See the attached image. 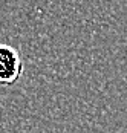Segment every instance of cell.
Instances as JSON below:
<instances>
[{"label": "cell", "instance_id": "obj_1", "mask_svg": "<svg viewBox=\"0 0 127 133\" xmlns=\"http://www.w3.org/2000/svg\"><path fill=\"white\" fill-rule=\"evenodd\" d=\"M23 74V60L20 52L6 43H0V84L12 86Z\"/></svg>", "mask_w": 127, "mask_h": 133}]
</instances>
